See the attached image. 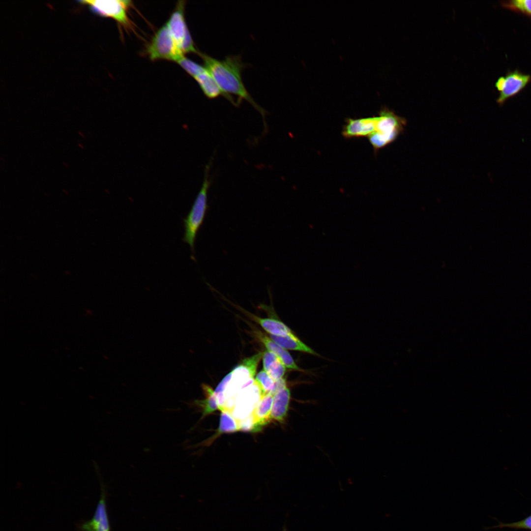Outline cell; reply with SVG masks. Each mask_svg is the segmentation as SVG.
Wrapping results in <instances>:
<instances>
[{"label": "cell", "instance_id": "277c9868", "mask_svg": "<svg viewBox=\"0 0 531 531\" xmlns=\"http://www.w3.org/2000/svg\"><path fill=\"white\" fill-rule=\"evenodd\" d=\"M152 60L167 59L177 62L184 57L166 24L155 33L147 49Z\"/></svg>", "mask_w": 531, "mask_h": 531}, {"label": "cell", "instance_id": "4316f807", "mask_svg": "<svg viewBox=\"0 0 531 531\" xmlns=\"http://www.w3.org/2000/svg\"><path fill=\"white\" fill-rule=\"evenodd\" d=\"M239 430L251 432L254 425V419L252 413L245 418L238 421Z\"/></svg>", "mask_w": 531, "mask_h": 531}, {"label": "cell", "instance_id": "8992f818", "mask_svg": "<svg viewBox=\"0 0 531 531\" xmlns=\"http://www.w3.org/2000/svg\"><path fill=\"white\" fill-rule=\"evenodd\" d=\"M531 76L519 69L508 70L497 80L495 86L499 91L497 103L502 106L509 99L520 93L531 82Z\"/></svg>", "mask_w": 531, "mask_h": 531}, {"label": "cell", "instance_id": "d6986e66", "mask_svg": "<svg viewBox=\"0 0 531 531\" xmlns=\"http://www.w3.org/2000/svg\"><path fill=\"white\" fill-rule=\"evenodd\" d=\"M502 7L531 18V0L500 1Z\"/></svg>", "mask_w": 531, "mask_h": 531}, {"label": "cell", "instance_id": "4fadbf2b", "mask_svg": "<svg viewBox=\"0 0 531 531\" xmlns=\"http://www.w3.org/2000/svg\"><path fill=\"white\" fill-rule=\"evenodd\" d=\"M291 399L290 389L286 386L273 395L271 412V419L283 423L287 416Z\"/></svg>", "mask_w": 531, "mask_h": 531}, {"label": "cell", "instance_id": "8fae6325", "mask_svg": "<svg viewBox=\"0 0 531 531\" xmlns=\"http://www.w3.org/2000/svg\"><path fill=\"white\" fill-rule=\"evenodd\" d=\"M184 1H179L166 23L175 42L180 49L188 29L184 16Z\"/></svg>", "mask_w": 531, "mask_h": 531}, {"label": "cell", "instance_id": "f1b7e54d", "mask_svg": "<svg viewBox=\"0 0 531 531\" xmlns=\"http://www.w3.org/2000/svg\"><path fill=\"white\" fill-rule=\"evenodd\" d=\"M78 133H79V134H80V135H81V136H82V137H84V135H83V134H82V133H81V132H80V131H78Z\"/></svg>", "mask_w": 531, "mask_h": 531}, {"label": "cell", "instance_id": "44dd1931", "mask_svg": "<svg viewBox=\"0 0 531 531\" xmlns=\"http://www.w3.org/2000/svg\"><path fill=\"white\" fill-rule=\"evenodd\" d=\"M177 62L193 78L206 69L205 66H203L184 57L179 59Z\"/></svg>", "mask_w": 531, "mask_h": 531}, {"label": "cell", "instance_id": "30bf717a", "mask_svg": "<svg viewBox=\"0 0 531 531\" xmlns=\"http://www.w3.org/2000/svg\"><path fill=\"white\" fill-rule=\"evenodd\" d=\"M253 334L259 340L268 351L275 354L284 364L286 367L296 371H302L295 363L290 353L261 331L254 328L252 329Z\"/></svg>", "mask_w": 531, "mask_h": 531}, {"label": "cell", "instance_id": "7a4b0ae2", "mask_svg": "<svg viewBox=\"0 0 531 531\" xmlns=\"http://www.w3.org/2000/svg\"><path fill=\"white\" fill-rule=\"evenodd\" d=\"M211 161L206 165L204 181L191 209L183 219L184 242L187 243L193 254L195 252V242L197 233L203 225L208 208L207 192L210 185L209 171Z\"/></svg>", "mask_w": 531, "mask_h": 531}, {"label": "cell", "instance_id": "7c38bea8", "mask_svg": "<svg viewBox=\"0 0 531 531\" xmlns=\"http://www.w3.org/2000/svg\"><path fill=\"white\" fill-rule=\"evenodd\" d=\"M273 400V395L271 394L261 396L252 413L254 419V425L251 432L260 431L263 427L271 420V412Z\"/></svg>", "mask_w": 531, "mask_h": 531}, {"label": "cell", "instance_id": "9c48e42d", "mask_svg": "<svg viewBox=\"0 0 531 531\" xmlns=\"http://www.w3.org/2000/svg\"><path fill=\"white\" fill-rule=\"evenodd\" d=\"M80 528L82 531H110L103 487L101 488L100 499L93 516L90 520L83 523Z\"/></svg>", "mask_w": 531, "mask_h": 531}, {"label": "cell", "instance_id": "f546056e", "mask_svg": "<svg viewBox=\"0 0 531 531\" xmlns=\"http://www.w3.org/2000/svg\"><path fill=\"white\" fill-rule=\"evenodd\" d=\"M78 145H79V147H81V148H84V147H83V146H82V145H81V144H79Z\"/></svg>", "mask_w": 531, "mask_h": 531}, {"label": "cell", "instance_id": "e0dca14e", "mask_svg": "<svg viewBox=\"0 0 531 531\" xmlns=\"http://www.w3.org/2000/svg\"><path fill=\"white\" fill-rule=\"evenodd\" d=\"M202 387L206 398L196 400L193 402L194 405L201 409L202 415L201 419L218 409L216 397L212 389L206 384H203Z\"/></svg>", "mask_w": 531, "mask_h": 531}, {"label": "cell", "instance_id": "2e32d148", "mask_svg": "<svg viewBox=\"0 0 531 531\" xmlns=\"http://www.w3.org/2000/svg\"><path fill=\"white\" fill-rule=\"evenodd\" d=\"M194 78L207 98L214 99L220 95L224 96L222 90L206 68Z\"/></svg>", "mask_w": 531, "mask_h": 531}, {"label": "cell", "instance_id": "ac0fdd59", "mask_svg": "<svg viewBox=\"0 0 531 531\" xmlns=\"http://www.w3.org/2000/svg\"><path fill=\"white\" fill-rule=\"evenodd\" d=\"M220 411L221 413L217 435L239 431L238 421L233 416L232 411L225 408Z\"/></svg>", "mask_w": 531, "mask_h": 531}, {"label": "cell", "instance_id": "ba28073f", "mask_svg": "<svg viewBox=\"0 0 531 531\" xmlns=\"http://www.w3.org/2000/svg\"><path fill=\"white\" fill-rule=\"evenodd\" d=\"M377 117L360 118H347L342 134L347 139L367 137L375 131Z\"/></svg>", "mask_w": 531, "mask_h": 531}, {"label": "cell", "instance_id": "603a6c76", "mask_svg": "<svg viewBox=\"0 0 531 531\" xmlns=\"http://www.w3.org/2000/svg\"><path fill=\"white\" fill-rule=\"evenodd\" d=\"M286 372V366L280 359L273 363L266 372L275 381L281 379Z\"/></svg>", "mask_w": 531, "mask_h": 531}, {"label": "cell", "instance_id": "ffe728a7", "mask_svg": "<svg viewBox=\"0 0 531 531\" xmlns=\"http://www.w3.org/2000/svg\"><path fill=\"white\" fill-rule=\"evenodd\" d=\"M254 380L260 389L261 396L270 394L274 387L275 380L266 371L264 370L259 372Z\"/></svg>", "mask_w": 531, "mask_h": 531}, {"label": "cell", "instance_id": "7402d4cb", "mask_svg": "<svg viewBox=\"0 0 531 531\" xmlns=\"http://www.w3.org/2000/svg\"><path fill=\"white\" fill-rule=\"evenodd\" d=\"M263 353L259 352L249 357L244 359L241 364L245 366L254 378L258 364L263 357Z\"/></svg>", "mask_w": 531, "mask_h": 531}, {"label": "cell", "instance_id": "9a60e30c", "mask_svg": "<svg viewBox=\"0 0 531 531\" xmlns=\"http://www.w3.org/2000/svg\"><path fill=\"white\" fill-rule=\"evenodd\" d=\"M249 316L270 335L284 336L293 333L288 326L278 320L262 318L252 314Z\"/></svg>", "mask_w": 531, "mask_h": 531}, {"label": "cell", "instance_id": "484cf974", "mask_svg": "<svg viewBox=\"0 0 531 531\" xmlns=\"http://www.w3.org/2000/svg\"><path fill=\"white\" fill-rule=\"evenodd\" d=\"M499 527L531 530V516L517 522L509 524H502L500 525Z\"/></svg>", "mask_w": 531, "mask_h": 531}, {"label": "cell", "instance_id": "5b68a950", "mask_svg": "<svg viewBox=\"0 0 531 531\" xmlns=\"http://www.w3.org/2000/svg\"><path fill=\"white\" fill-rule=\"evenodd\" d=\"M78 2L87 6L95 15L112 18L124 27L130 26L127 15V11L132 4L130 0H82Z\"/></svg>", "mask_w": 531, "mask_h": 531}, {"label": "cell", "instance_id": "52a82bcc", "mask_svg": "<svg viewBox=\"0 0 531 531\" xmlns=\"http://www.w3.org/2000/svg\"><path fill=\"white\" fill-rule=\"evenodd\" d=\"M261 397L260 389L255 382L241 389L235 398L234 408L232 411L233 416L238 420H241L253 412Z\"/></svg>", "mask_w": 531, "mask_h": 531}, {"label": "cell", "instance_id": "cb8c5ba5", "mask_svg": "<svg viewBox=\"0 0 531 531\" xmlns=\"http://www.w3.org/2000/svg\"><path fill=\"white\" fill-rule=\"evenodd\" d=\"M181 50L183 54L194 53L198 54L199 52L195 47L193 40L188 29L186 30L184 36L181 46Z\"/></svg>", "mask_w": 531, "mask_h": 531}, {"label": "cell", "instance_id": "83f0119b", "mask_svg": "<svg viewBox=\"0 0 531 531\" xmlns=\"http://www.w3.org/2000/svg\"><path fill=\"white\" fill-rule=\"evenodd\" d=\"M287 386L286 379L283 378L275 381L274 387L270 393L274 395L277 391Z\"/></svg>", "mask_w": 531, "mask_h": 531}, {"label": "cell", "instance_id": "d4e9b609", "mask_svg": "<svg viewBox=\"0 0 531 531\" xmlns=\"http://www.w3.org/2000/svg\"><path fill=\"white\" fill-rule=\"evenodd\" d=\"M279 359V358L272 352L265 351L263 355L264 370L267 372L270 367Z\"/></svg>", "mask_w": 531, "mask_h": 531}, {"label": "cell", "instance_id": "6da1fadb", "mask_svg": "<svg viewBox=\"0 0 531 531\" xmlns=\"http://www.w3.org/2000/svg\"><path fill=\"white\" fill-rule=\"evenodd\" d=\"M204 61L205 67L211 74L224 96L237 106L232 94L238 97L240 103L245 100L258 110L263 118L266 111L253 99L246 88L242 78V72L246 64L239 55H230L219 60L200 52L198 54Z\"/></svg>", "mask_w": 531, "mask_h": 531}, {"label": "cell", "instance_id": "5bb4252c", "mask_svg": "<svg viewBox=\"0 0 531 531\" xmlns=\"http://www.w3.org/2000/svg\"><path fill=\"white\" fill-rule=\"evenodd\" d=\"M269 337L286 350L298 351L320 356L318 353L300 340L294 333L284 336L269 335Z\"/></svg>", "mask_w": 531, "mask_h": 531}, {"label": "cell", "instance_id": "3957f363", "mask_svg": "<svg viewBox=\"0 0 531 531\" xmlns=\"http://www.w3.org/2000/svg\"><path fill=\"white\" fill-rule=\"evenodd\" d=\"M375 131L368 137L375 151L394 141L403 132L406 120L392 111L383 108L377 116Z\"/></svg>", "mask_w": 531, "mask_h": 531}]
</instances>
